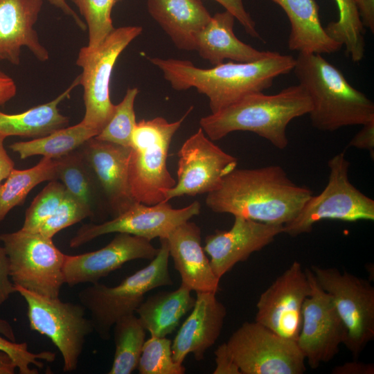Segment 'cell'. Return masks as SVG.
Returning a JSON list of instances; mask_svg holds the SVG:
<instances>
[{"label": "cell", "mask_w": 374, "mask_h": 374, "mask_svg": "<svg viewBox=\"0 0 374 374\" xmlns=\"http://www.w3.org/2000/svg\"><path fill=\"white\" fill-rule=\"evenodd\" d=\"M328 166L327 185L319 195H312L295 218L283 226L284 233L296 237L310 233L314 224L323 220H374V200L350 181V163L344 152L330 159Z\"/></svg>", "instance_id": "7"}, {"label": "cell", "mask_w": 374, "mask_h": 374, "mask_svg": "<svg viewBox=\"0 0 374 374\" xmlns=\"http://www.w3.org/2000/svg\"><path fill=\"white\" fill-rule=\"evenodd\" d=\"M86 217H92L91 212L66 192L56 211L36 231L53 238L61 230L80 222Z\"/></svg>", "instance_id": "37"}, {"label": "cell", "mask_w": 374, "mask_h": 374, "mask_svg": "<svg viewBox=\"0 0 374 374\" xmlns=\"http://www.w3.org/2000/svg\"><path fill=\"white\" fill-rule=\"evenodd\" d=\"M235 17L229 11L217 12L195 35V51L213 65L226 59L249 62L265 57L267 51H260L240 40L234 33Z\"/></svg>", "instance_id": "23"}, {"label": "cell", "mask_w": 374, "mask_h": 374, "mask_svg": "<svg viewBox=\"0 0 374 374\" xmlns=\"http://www.w3.org/2000/svg\"><path fill=\"white\" fill-rule=\"evenodd\" d=\"M348 146L368 150L373 159L374 120L362 125V128L350 140Z\"/></svg>", "instance_id": "42"}, {"label": "cell", "mask_w": 374, "mask_h": 374, "mask_svg": "<svg viewBox=\"0 0 374 374\" xmlns=\"http://www.w3.org/2000/svg\"><path fill=\"white\" fill-rule=\"evenodd\" d=\"M332 373L336 374H373L374 366L371 364L354 361L336 366L332 370Z\"/></svg>", "instance_id": "45"}, {"label": "cell", "mask_w": 374, "mask_h": 374, "mask_svg": "<svg viewBox=\"0 0 374 374\" xmlns=\"http://www.w3.org/2000/svg\"><path fill=\"white\" fill-rule=\"evenodd\" d=\"M0 351L9 355L21 374H37V369L30 368L31 364L37 368H42L44 366L42 361L53 362L55 359V353L51 351L32 353L28 350L27 343H16L1 334Z\"/></svg>", "instance_id": "38"}, {"label": "cell", "mask_w": 374, "mask_h": 374, "mask_svg": "<svg viewBox=\"0 0 374 374\" xmlns=\"http://www.w3.org/2000/svg\"><path fill=\"white\" fill-rule=\"evenodd\" d=\"M226 316V309L217 300L216 293L196 292L191 312L172 341L173 359L183 364L190 353L196 361L204 359L206 350L220 337Z\"/></svg>", "instance_id": "20"}, {"label": "cell", "mask_w": 374, "mask_h": 374, "mask_svg": "<svg viewBox=\"0 0 374 374\" xmlns=\"http://www.w3.org/2000/svg\"><path fill=\"white\" fill-rule=\"evenodd\" d=\"M221 4L226 10L231 12L245 31L251 37L259 38V33L256 28V24L249 13L245 10L242 0H215Z\"/></svg>", "instance_id": "39"}, {"label": "cell", "mask_w": 374, "mask_h": 374, "mask_svg": "<svg viewBox=\"0 0 374 374\" xmlns=\"http://www.w3.org/2000/svg\"><path fill=\"white\" fill-rule=\"evenodd\" d=\"M172 341L166 337L150 336L145 340L137 368L140 374H184L183 364L173 359Z\"/></svg>", "instance_id": "35"}, {"label": "cell", "mask_w": 374, "mask_h": 374, "mask_svg": "<svg viewBox=\"0 0 374 374\" xmlns=\"http://www.w3.org/2000/svg\"><path fill=\"white\" fill-rule=\"evenodd\" d=\"M201 205L194 201L181 208H174L168 201L154 205L134 202L123 213L100 224L82 226L71 239L69 246L77 248L105 234L128 233L149 240L167 238L179 224L200 213Z\"/></svg>", "instance_id": "13"}, {"label": "cell", "mask_w": 374, "mask_h": 374, "mask_svg": "<svg viewBox=\"0 0 374 374\" xmlns=\"http://www.w3.org/2000/svg\"><path fill=\"white\" fill-rule=\"evenodd\" d=\"M312 195L307 186L293 182L278 165L236 168L207 194L206 204L215 213L284 226L295 218Z\"/></svg>", "instance_id": "1"}, {"label": "cell", "mask_w": 374, "mask_h": 374, "mask_svg": "<svg viewBox=\"0 0 374 374\" xmlns=\"http://www.w3.org/2000/svg\"><path fill=\"white\" fill-rule=\"evenodd\" d=\"M16 368L9 355L0 351V374H14Z\"/></svg>", "instance_id": "48"}, {"label": "cell", "mask_w": 374, "mask_h": 374, "mask_svg": "<svg viewBox=\"0 0 374 374\" xmlns=\"http://www.w3.org/2000/svg\"><path fill=\"white\" fill-rule=\"evenodd\" d=\"M27 304L30 328L47 337L59 350L63 371L76 370L87 337L93 331L85 308L80 303L64 302L15 285Z\"/></svg>", "instance_id": "10"}, {"label": "cell", "mask_w": 374, "mask_h": 374, "mask_svg": "<svg viewBox=\"0 0 374 374\" xmlns=\"http://www.w3.org/2000/svg\"><path fill=\"white\" fill-rule=\"evenodd\" d=\"M17 93L15 80L0 69V106L4 105Z\"/></svg>", "instance_id": "44"}, {"label": "cell", "mask_w": 374, "mask_h": 374, "mask_svg": "<svg viewBox=\"0 0 374 374\" xmlns=\"http://www.w3.org/2000/svg\"><path fill=\"white\" fill-rule=\"evenodd\" d=\"M79 84L78 76L71 85L53 100L14 114L0 111V135L39 138L65 127L69 118L62 115L59 105L70 96L72 90Z\"/></svg>", "instance_id": "27"}, {"label": "cell", "mask_w": 374, "mask_h": 374, "mask_svg": "<svg viewBox=\"0 0 374 374\" xmlns=\"http://www.w3.org/2000/svg\"><path fill=\"white\" fill-rule=\"evenodd\" d=\"M229 230H216L205 239L213 272L221 278L237 263L245 261L254 252L271 243L283 233V226L263 223L240 216L234 217Z\"/></svg>", "instance_id": "18"}, {"label": "cell", "mask_w": 374, "mask_h": 374, "mask_svg": "<svg viewBox=\"0 0 374 374\" xmlns=\"http://www.w3.org/2000/svg\"><path fill=\"white\" fill-rule=\"evenodd\" d=\"M0 334L12 341H16L14 330L10 323L0 318Z\"/></svg>", "instance_id": "49"}, {"label": "cell", "mask_w": 374, "mask_h": 374, "mask_svg": "<svg viewBox=\"0 0 374 374\" xmlns=\"http://www.w3.org/2000/svg\"><path fill=\"white\" fill-rule=\"evenodd\" d=\"M320 287L332 298L344 322V345L353 358L374 338V287L366 280L334 267L310 268Z\"/></svg>", "instance_id": "11"}, {"label": "cell", "mask_w": 374, "mask_h": 374, "mask_svg": "<svg viewBox=\"0 0 374 374\" xmlns=\"http://www.w3.org/2000/svg\"><path fill=\"white\" fill-rule=\"evenodd\" d=\"M139 93L137 87L127 89L123 100L115 105L114 113L107 125L94 138L131 147L132 134L137 123L134 102Z\"/></svg>", "instance_id": "33"}, {"label": "cell", "mask_w": 374, "mask_h": 374, "mask_svg": "<svg viewBox=\"0 0 374 374\" xmlns=\"http://www.w3.org/2000/svg\"><path fill=\"white\" fill-rule=\"evenodd\" d=\"M177 91L195 88L208 98L215 113L256 92L269 88L274 80L293 70L295 58L267 51L261 59L249 62H228L209 69L197 67L189 60L148 57Z\"/></svg>", "instance_id": "2"}, {"label": "cell", "mask_w": 374, "mask_h": 374, "mask_svg": "<svg viewBox=\"0 0 374 374\" xmlns=\"http://www.w3.org/2000/svg\"><path fill=\"white\" fill-rule=\"evenodd\" d=\"M305 271L310 292L303 305L296 344L308 365L315 369L335 357L346 341L347 330L331 296L320 287L310 269Z\"/></svg>", "instance_id": "14"}, {"label": "cell", "mask_w": 374, "mask_h": 374, "mask_svg": "<svg viewBox=\"0 0 374 374\" xmlns=\"http://www.w3.org/2000/svg\"><path fill=\"white\" fill-rule=\"evenodd\" d=\"M166 239L181 284L195 292L216 293L220 279L213 272L202 246L199 227L188 220L177 226Z\"/></svg>", "instance_id": "22"}, {"label": "cell", "mask_w": 374, "mask_h": 374, "mask_svg": "<svg viewBox=\"0 0 374 374\" xmlns=\"http://www.w3.org/2000/svg\"><path fill=\"white\" fill-rule=\"evenodd\" d=\"M84 19L89 35L87 47L96 48L115 28L112 19L114 6L122 0H71Z\"/></svg>", "instance_id": "34"}, {"label": "cell", "mask_w": 374, "mask_h": 374, "mask_svg": "<svg viewBox=\"0 0 374 374\" xmlns=\"http://www.w3.org/2000/svg\"><path fill=\"white\" fill-rule=\"evenodd\" d=\"M13 293L16 290L9 275V260L4 247L0 246V305Z\"/></svg>", "instance_id": "41"}, {"label": "cell", "mask_w": 374, "mask_h": 374, "mask_svg": "<svg viewBox=\"0 0 374 374\" xmlns=\"http://www.w3.org/2000/svg\"><path fill=\"white\" fill-rule=\"evenodd\" d=\"M193 109L181 118L168 122L163 117L142 119L134 130L128 165L130 193L135 202L154 205L166 201L176 181L167 168V157L174 134Z\"/></svg>", "instance_id": "6"}, {"label": "cell", "mask_w": 374, "mask_h": 374, "mask_svg": "<svg viewBox=\"0 0 374 374\" xmlns=\"http://www.w3.org/2000/svg\"><path fill=\"white\" fill-rule=\"evenodd\" d=\"M177 156V181L167 193L168 202L215 190L238 165V159L213 143L201 127L184 141Z\"/></svg>", "instance_id": "15"}, {"label": "cell", "mask_w": 374, "mask_h": 374, "mask_svg": "<svg viewBox=\"0 0 374 374\" xmlns=\"http://www.w3.org/2000/svg\"><path fill=\"white\" fill-rule=\"evenodd\" d=\"M214 353L216 367L213 374H241L226 343L218 346Z\"/></svg>", "instance_id": "40"}, {"label": "cell", "mask_w": 374, "mask_h": 374, "mask_svg": "<svg viewBox=\"0 0 374 374\" xmlns=\"http://www.w3.org/2000/svg\"><path fill=\"white\" fill-rule=\"evenodd\" d=\"M311 109L310 96L299 84L272 95L249 93L220 111L202 117L199 125L212 141L220 140L233 132L247 131L284 150L289 144L286 134L288 124L308 114Z\"/></svg>", "instance_id": "3"}, {"label": "cell", "mask_w": 374, "mask_h": 374, "mask_svg": "<svg viewBox=\"0 0 374 374\" xmlns=\"http://www.w3.org/2000/svg\"><path fill=\"white\" fill-rule=\"evenodd\" d=\"M98 134L96 131L79 123L30 141L15 142L10 145V148L17 152L21 159L35 155L55 159L78 149Z\"/></svg>", "instance_id": "29"}, {"label": "cell", "mask_w": 374, "mask_h": 374, "mask_svg": "<svg viewBox=\"0 0 374 374\" xmlns=\"http://www.w3.org/2000/svg\"><path fill=\"white\" fill-rule=\"evenodd\" d=\"M226 346L241 374H303L305 359L294 341L255 321L243 323Z\"/></svg>", "instance_id": "12"}, {"label": "cell", "mask_w": 374, "mask_h": 374, "mask_svg": "<svg viewBox=\"0 0 374 374\" xmlns=\"http://www.w3.org/2000/svg\"><path fill=\"white\" fill-rule=\"evenodd\" d=\"M49 3L61 10L65 15L71 17L76 25L82 30L87 29V26L84 21L75 13L69 6L66 0H48Z\"/></svg>", "instance_id": "47"}, {"label": "cell", "mask_w": 374, "mask_h": 374, "mask_svg": "<svg viewBox=\"0 0 374 374\" xmlns=\"http://www.w3.org/2000/svg\"><path fill=\"white\" fill-rule=\"evenodd\" d=\"M183 284L173 291L150 295L140 304L135 314L150 336L166 337L179 325L181 318L192 310L195 298Z\"/></svg>", "instance_id": "26"}, {"label": "cell", "mask_w": 374, "mask_h": 374, "mask_svg": "<svg viewBox=\"0 0 374 374\" xmlns=\"http://www.w3.org/2000/svg\"><path fill=\"white\" fill-rule=\"evenodd\" d=\"M66 190L62 182L51 180L35 197L26 211L23 230L36 231L56 211Z\"/></svg>", "instance_id": "36"}, {"label": "cell", "mask_w": 374, "mask_h": 374, "mask_svg": "<svg viewBox=\"0 0 374 374\" xmlns=\"http://www.w3.org/2000/svg\"><path fill=\"white\" fill-rule=\"evenodd\" d=\"M103 194L108 211L115 217L134 202L128 182L131 147L91 138L80 148Z\"/></svg>", "instance_id": "19"}, {"label": "cell", "mask_w": 374, "mask_h": 374, "mask_svg": "<svg viewBox=\"0 0 374 374\" xmlns=\"http://www.w3.org/2000/svg\"><path fill=\"white\" fill-rule=\"evenodd\" d=\"M57 160L43 157L32 168L13 169L0 185V223L15 206L24 202L28 194L37 185L57 179Z\"/></svg>", "instance_id": "30"}, {"label": "cell", "mask_w": 374, "mask_h": 374, "mask_svg": "<svg viewBox=\"0 0 374 374\" xmlns=\"http://www.w3.org/2000/svg\"><path fill=\"white\" fill-rule=\"evenodd\" d=\"M312 103L313 127L324 132L374 120V103L321 54L299 53L293 70Z\"/></svg>", "instance_id": "4"}, {"label": "cell", "mask_w": 374, "mask_h": 374, "mask_svg": "<svg viewBox=\"0 0 374 374\" xmlns=\"http://www.w3.org/2000/svg\"><path fill=\"white\" fill-rule=\"evenodd\" d=\"M158 252L159 248L148 239L117 233L109 243L100 249L78 255L65 254L64 284L73 287L98 283L125 263L138 259L151 260Z\"/></svg>", "instance_id": "17"}, {"label": "cell", "mask_w": 374, "mask_h": 374, "mask_svg": "<svg viewBox=\"0 0 374 374\" xmlns=\"http://www.w3.org/2000/svg\"><path fill=\"white\" fill-rule=\"evenodd\" d=\"M290 20L288 48L299 53H333L342 45L332 39L323 27L319 7L314 0H271Z\"/></svg>", "instance_id": "25"}, {"label": "cell", "mask_w": 374, "mask_h": 374, "mask_svg": "<svg viewBox=\"0 0 374 374\" xmlns=\"http://www.w3.org/2000/svg\"><path fill=\"white\" fill-rule=\"evenodd\" d=\"M143 31L141 26L115 28L95 49H80L76 64L82 69L79 84L83 88L84 114L81 124L98 134L111 118L115 105L110 98V80L119 55Z\"/></svg>", "instance_id": "8"}, {"label": "cell", "mask_w": 374, "mask_h": 374, "mask_svg": "<svg viewBox=\"0 0 374 374\" xmlns=\"http://www.w3.org/2000/svg\"><path fill=\"white\" fill-rule=\"evenodd\" d=\"M56 159L57 179L62 181L66 192L84 206L92 217H95L102 209L100 202L103 196L80 148Z\"/></svg>", "instance_id": "28"}, {"label": "cell", "mask_w": 374, "mask_h": 374, "mask_svg": "<svg viewBox=\"0 0 374 374\" xmlns=\"http://www.w3.org/2000/svg\"><path fill=\"white\" fill-rule=\"evenodd\" d=\"M159 240L157 255L118 285L111 287L98 282L79 292L80 303L89 312L93 330L103 340L110 339L113 326L118 320L135 314L148 292L173 284L168 269V241L166 238Z\"/></svg>", "instance_id": "5"}, {"label": "cell", "mask_w": 374, "mask_h": 374, "mask_svg": "<svg viewBox=\"0 0 374 374\" xmlns=\"http://www.w3.org/2000/svg\"><path fill=\"white\" fill-rule=\"evenodd\" d=\"M115 351L109 374H130L137 368L146 330L135 314L122 317L113 326Z\"/></svg>", "instance_id": "31"}, {"label": "cell", "mask_w": 374, "mask_h": 374, "mask_svg": "<svg viewBox=\"0 0 374 374\" xmlns=\"http://www.w3.org/2000/svg\"><path fill=\"white\" fill-rule=\"evenodd\" d=\"M5 137L0 135V185L15 168V163L3 146Z\"/></svg>", "instance_id": "46"}, {"label": "cell", "mask_w": 374, "mask_h": 374, "mask_svg": "<svg viewBox=\"0 0 374 374\" xmlns=\"http://www.w3.org/2000/svg\"><path fill=\"white\" fill-rule=\"evenodd\" d=\"M355 6L364 27L374 31V0H355Z\"/></svg>", "instance_id": "43"}, {"label": "cell", "mask_w": 374, "mask_h": 374, "mask_svg": "<svg viewBox=\"0 0 374 374\" xmlns=\"http://www.w3.org/2000/svg\"><path fill=\"white\" fill-rule=\"evenodd\" d=\"M42 5V0H0V62L19 65L24 47L38 60H48L34 28Z\"/></svg>", "instance_id": "21"}, {"label": "cell", "mask_w": 374, "mask_h": 374, "mask_svg": "<svg viewBox=\"0 0 374 374\" xmlns=\"http://www.w3.org/2000/svg\"><path fill=\"white\" fill-rule=\"evenodd\" d=\"M9 260L12 283L28 291L59 298L64 284L65 254L53 238L37 231H19L0 235Z\"/></svg>", "instance_id": "9"}, {"label": "cell", "mask_w": 374, "mask_h": 374, "mask_svg": "<svg viewBox=\"0 0 374 374\" xmlns=\"http://www.w3.org/2000/svg\"><path fill=\"white\" fill-rule=\"evenodd\" d=\"M152 17L181 50L195 51V35L211 15L202 0H147Z\"/></svg>", "instance_id": "24"}, {"label": "cell", "mask_w": 374, "mask_h": 374, "mask_svg": "<svg viewBox=\"0 0 374 374\" xmlns=\"http://www.w3.org/2000/svg\"><path fill=\"white\" fill-rule=\"evenodd\" d=\"M310 292L306 271L294 261L260 294L255 321L296 342L302 325L303 305Z\"/></svg>", "instance_id": "16"}, {"label": "cell", "mask_w": 374, "mask_h": 374, "mask_svg": "<svg viewBox=\"0 0 374 374\" xmlns=\"http://www.w3.org/2000/svg\"><path fill=\"white\" fill-rule=\"evenodd\" d=\"M339 17L325 27L332 39L346 47L353 62L362 60L365 51L364 26L360 21L355 0H335Z\"/></svg>", "instance_id": "32"}]
</instances>
